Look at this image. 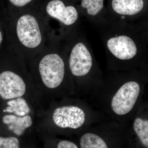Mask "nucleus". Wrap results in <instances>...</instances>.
Here are the masks:
<instances>
[{
    "mask_svg": "<svg viewBox=\"0 0 148 148\" xmlns=\"http://www.w3.org/2000/svg\"><path fill=\"white\" fill-rule=\"evenodd\" d=\"M111 5L114 12L118 16L113 20L125 21L126 17L135 16L142 11L144 2L143 0H112Z\"/></svg>",
    "mask_w": 148,
    "mask_h": 148,
    "instance_id": "1a4fd4ad",
    "label": "nucleus"
},
{
    "mask_svg": "<svg viewBox=\"0 0 148 148\" xmlns=\"http://www.w3.org/2000/svg\"><path fill=\"white\" fill-rule=\"evenodd\" d=\"M0 148H20V140L0 128Z\"/></svg>",
    "mask_w": 148,
    "mask_h": 148,
    "instance_id": "ddd939ff",
    "label": "nucleus"
},
{
    "mask_svg": "<svg viewBox=\"0 0 148 148\" xmlns=\"http://www.w3.org/2000/svg\"><path fill=\"white\" fill-rule=\"evenodd\" d=\"M1 27H0V47L1 45L3 40V33Z\"/></svg>",
    "mask_w": 148,
    "mask_h": 148,
    "instance_id": "dca6fc26",
    "label": "nucleus"
},
{
    "mask_svg": "<svg viewBox=\"0 0 148 148\" xmlns=\"http://www.w3.org/2000/svg\"><path fill=\"white\" fill-rule=\"evenodd\" d=\"M104 0H82L81 5L86 10L88 16L91 17V23L93 26L98 22L97 16L103 10Z\"/></svg>",
    "mask_w": 148,
    "mask_h": 148,
    "instance_id": "9d476101",
    "label": "nucleus"
},
{
    "mask_svg": "<svg viewBox=\"0 0 148 148\" xmlns=\"http://www.w3.org/2000/svg\"><path fill=\"white\" fill-rule=\"evenodd\" d=\"M56 146V148H78L75 144L67 140L59 141Z\"/></svg>",
    "mask_w": 148,
    "mask_h": 148,
    "instance_id": "4468645a",
    "label": "nucleus"
},
{
    "mask_svg": "<svg viewBox=\"0 0 148 148\" xmlns=\"http://www.w3.org/2000/svg\"><path fill=\"white\" fill-rule=\"evenodd\" d=\"M133 128L140 142L148 148V120L137 118L134 121Z\"/></svg>",
    "mask_w": 148,
    "mask_h": 148,
    "instance_id": "f8f14e48",
    "label": "nucleus"
},
{
    "mask_svg": "<svg viewBox=\"0 0 148 148\" xmlns=\"http://www.w3.org/2000/svg\"><path fill=\"white\" fill-rule=\"evenodd\" d=\"M46 11L49 16L67 27L73 26L78 19V12L76 8L72 5L66 6L61 0L49 1L47 5Z\"/></svg>",
    "mask_w": 148,
    "mask_h": 148,
    "instance_id": "6e6552de",
    "label": "nucleus"
},
{
    "mask_svg": "<svg viewBox=\"0 0 148 148\" xmlns=\"http://www.w3.org/2000/svg\"><path fill=\"white\" fill-rule=\"evenodd\" d=\"M68 71L66 56L57 53H47L31 63L29 73L47 105L64 99L70 74Z\"/></svg>",
    "mask_w": 148,
    "mask_h": 148,
    "instance_id": "f03ea898",
    "label": "nucleus"
},
{
    "mask_svg": "<svg viewBox=\"0 0 148 148\" xmlns=\"http://www.w3.org/2000/svg\"><path fill=\"white\" fill-rule=\"evenodd\" d=\"M140 90V85L134 81L122 85L111 101V108L114 113L124 115L130 112L137 101Z\"/></svg>",
    "mask_w": 148,
    "mask_h": 148,
    "instance_id": "0eeeda50",
    "label": "nucleus"
},
{
    "mask_svg": "<svg viewBox=\"0 0 148 148\" xmlns=\"http://www.w3.org/2000/svg\"><path fill=\"white\" fill-rule=\"evenodd\" d=\"M79 144L81 148H108L102 138L90 132L85 133L82 136Z\"/></svg>",
    "mask_w": 148,
    "mask_h": 148,
    "instance_id": "9b49d317",
    "label": "nucleus"
},
{
    "mask_svg": "<svg viewBox=\"0 0 148 148\" xmlns=\"http://www.w3.org/2000/svg\"><path fill=\"white\" fill-rule=\"evenodd\" d=\"M86 120V114L81 107L57 100L48 103L40 116L38 129L49 132L76 130L81 128Z\"/></svg>",
    "mask_w": 148,
    "mask_h": 148,
    "instance_id": "20e7f679",
    "label": "nucleus"
},
{
    "mask_svg": "<svg viewBox=\"0 0 148 148\" xmlns=\"http://www.w3.org/2000/svg\"><path fill=\"white\" fill-rule=\"evenodd\" d=\"M66 49V59L72 77L79 79L87 76L95 63L92 49L83 37H74Z\"/></svg>",
    "mask_w": 148,
    "mask_h": 148,
    "instance_id": "39448f33",
    "label": "nucleus"
},
{
    "mask_svg": "<svg viewBox=\"0 0 148 148\" xmlns=\"http://www.w3.org/2000/svg\"><path fill=\"white\" fill-rule=\"evenodd\" d=\"M13 5L15 6L21 7L24 6L27 4L31 2L32 0H9Z\"/></svg>",
    "mask_w": 148,
    "mask_h": 148,
    "instance_id": "2eb2a0df",
    "label": "nucleus"
},
{
    "mask_svg": "<svg viewBox=\"0 0 148 148\" xmlns=\"http://www.w3.org/2000/svg\"><path fill=\"white\" fill-rule=\"evenodd\" d=\"M0 102H1V98H0Z\"/></svg>",
    "mask_w": 148,
    "mask_h": 148,
    "instance_id": "f3484780",
    "label": "nucleus"
},
{
    "mask_svg": "<svg viewBox=\"0 0 148 148\" xmlns=\"http://www.w3.org/2000/svg\"><path fill=\"white\" fill-rule=\"evenodd\" d=\"M39 119L38 112L24 98L0 103V128L18 138L38 130Z\"/></svg>",
    "mask_w": 148,
    "mask_h": 148,
    "instance_id": "7ed1b4c3",
    "label": "nucleus"
},
{
    "mask_svg": "<svg viewBox=\"0 0 148 148\" xmlns=\"http://www.w3.org/2000/svg\"><path fill=\"white\" fill-rule=\"evenodd\" d=\"M14 35L19 42L29 49L39 47L42 36L39 22L36 17L29 14L20 16L14 24Z\"/></svg>",
    "mask_w": 148,
    "mask_h": 148,
    "instance_id": "423d86ee",
    "label": "nucleus"
},
{
    "mask_svg": "<svg viewBox=\"0 0 148 148\" xmlns=\"http://www.w3.org/2000/svg\"><path fill=\"white\" fill-rule=\"evenodd\" d=\"M18 98L27 100L39 116L47 106L24 64L13 56L1 55V102Z\"/></svg>",
    "mask_w": 148,
    "mask_h": 148,
    "instance_id": "f257e3e1",
    "label": "nucleus"
}]
</instances>
